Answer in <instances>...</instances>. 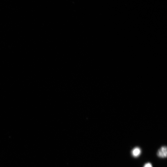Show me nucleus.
<instances>
[{"label":"nucleus","mask_w":167,"mask_h":167,"mask_svg":"<svg viewBox=\"0 0 167 167\" xmlns=\"http://www.w3.org/2000/svg\"><path fill=\"white\" fill-rule=\"evenodd\" d=\"M143 167H152V165L150 163L145 164Z\"/></svg>","instance_id":"nucleus-3"},{"label":"nucleus","mask_w":167,"mask_h":167,"mask_svg":"<svg viewBox=\"0 0 167 167\" xmlns=\"http://www.w3.org/2000/svg\"><path fill=\"white\" fill-rule=\"evenodd\" d=\"M141 153L140 148L138 147L135 148L132 151V156L134 157H138Z\"/></svg>","instance_id":"nucleus-2"},{"label":"nucleus","mask_w":167,"mask_h":167,"mask_svg":"<svg viewBox=\"0 0 167 167\" xmlns=\"http://www.w3.org/2000/svg\"><path fill=\"white\" fill-rule=\"evenodd\" d=\"M157 156L161 158H166L167 156V148L166 146L161 147L158 151Z\"/></svg>","instance_id":"nucleus-1"}]
</instances>
